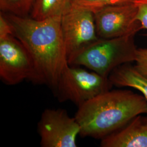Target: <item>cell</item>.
Segmentation results:
<instances>
[{
	"mask_svg": "<svg viewBox=\"0 0 147 147\" xmlns=\"http://www.w3.org/2000/svg\"><path fill=\"white\" fill-rule=\"evenodd\" d=\"M5 16L13 35L26 47L34 63L38 84L53 93L65 67L68 64L61 29V17L42 20L8 14Z\"/></svg>",
	"mask_w": 147,
	"mask_h": 147,
	"instance_id": "obj_1",
	"label": "cell"
},
{
	"mask_svg": "<svg viewBox=\"0 0 147 147\" xmlns=\"http://www.w3.org/2000/svg\"><path fill=\"white\" fill-rule=\"evenodd\" d=\"M143 114L147 115V101L142 95L118 89L107 90L79 106L75 118L80 136L101 140Z\"/></svg>",
	"mask_w": 147,
	"mask_h": 147,
	"instance_id": "obj_2",
	"label": "cell"
},
{
	"mask_svg": "<svg viewBox=\"0 0 147 147\" xmlns=\"http://www.w3.org/2000/svg\"><path fill=\"white\" fill-rule=\"evenodd\" d=\"M136 34L113 38H99L68 58L70 65L84 67L109 78L111 73L121 65L135 62Z\"/></svg>",
	"mask_w": 147,
	"mask_h": 147,
	"instance_id": "obj_3",
	"label": "cell"
},
{
	"mask_svg": "<svg viewBox=\"0 0 147 147\" xmlns=\"http://www.w3.org/2000/svg\"><path fill=\"white\" fill-rule=\"evenodd\" d=\"M109 79L81 66L67 64L63 69L54 94L61 102L68 100L78 107L110 90Z\"/></svg>",
	"mask_w": 147,
	"mask_h": 147,
	"instance_id": "obj_4",
	"label": "cell"
},
{
	"mask_svg": "<svg viewBox=\"0 0 147 147\" xmlns=\"http://www.w3.org/2000/svg\"><path fill=\"white\" fill-rule=\"evenodd\" d=\"M0 78L8 85H16L26 80L38 84L31 56L14 35L0 39Z\"/></svg>",
	"mask_w": 147,
	"mask_h": 147,
	"instance_id": "obj_5",
	"label": "cell"
},
{
	"mask_svg": "<svg viewBox=\"0 0 147 147\" xmlns=\"http://www.w3.org/2000/svg\"><path fill=\"white\" fill-rule=\"evenodd\" d=\"M80 131L76 118L60 109H45L38 124L42 147H76Z\"/></svg>",
	"mask_w": 147,
	"mask_h": 147,
	"instance_id": "obj_6",
	"label": "cell"
},
{
	"mask_svg": "<svg viewBox=\"0 0 147 147\" xmlns=\"http://www.w3.org/2000/svg\"><path fill=\"white\" fill-rule=\"evenodd\" d=\"M61 29L67 58L99 38L94 13L71 5L61 17Z\"/></svg>",
	"mask_w": 147,
	"mask_h": 147,
	"instance_id": "obj_7",
	"label": "cell"
},
{
	"mask_svg": "<svg viewBox=\"0 0 147 147\" xmlns=\"http://www.w3.org/2000/svg\"><path fill=\"white\" fill-rule=\"evenodd\" d=\"M98 36L113 38L137 34L142 29L137 20V7L134 1L108 6L94 13Z\"/></svg>",
	"mask_w": 147,
	"mask_h": 147,
	"instance_id": "obj_8",
	"label": "cell"
},
{
	"mask_svg": "<svg viewBox=\"0 0 147 147\" xmlns=\"http://www.w3.org/2000/svg\"><path fill=\"white\" fill-rule=\"evenodd\" d=\"M102 147H147V116L138 115L123 127L101 139Z\"/></svg>",
	"mask_w": 147,
	"mask_h": 147,
	"instance_id": "obj_9",
	"label": "cell"
},
{
	"mask_svg": "<svg viewBox=\"0 0 147 147\" xmlns=\"http://www.w3.org/2000/svg\"><path fill=\"white\" fill-rule=\"evenodd\" d=\"M109 79L113 86L129 87L139 91L147 101V78L139 73L129 63L114 69Z\"/></svg>",
	"mask_w": 147,
	"mask_h": 147,
	"instance_id": "obj_10",
	"label": "cell"
},
{
	"mask_svg": "<svg viewBox=\"0 0 147 147\" xmlns=\"http://www.w3.org/2000/svg\"><path fill=\"white\" fill-rule=\"evenodd\" d=\"M70 5V0H35L31 17L38 20L62 17Z\"/></svg>",
	"mask_w": 147,
	"mask_h": 147,
	"instance_id": "obj_11",
	"label": "cell"
},
{
	"mask_svg": "<svg viewBox=\"0 0 147 147\" xmlns=\"http://www.w3.org/2000/svg\"><path fill=\"white\" fill-rule=\"evenodd\" d=\"M35 0H0V9L3 12L16 16H27L31 12Z\"/></svg>",
	"mask_w": 147,
	"mask_h": 147,
	"instance_id": "obj_12",
	"label": "cell"
},
{
	"mask_svg": "<svg viewBox=\"0 0 147 147\" xmlns=\"http://www.w3.org/2000/svg\"><path fill=\"white\" fill-rule=\"evenodd\" d=\"M134 0H70V5L92 11L93 13L111 5L134 2Z\"/></svg>",
	"mask_w": 147,
	"mask_h": 147,
	"instance_id": "obj_13",
	"label": "cell"
},
{
	"mask_svg": "<svg viewBox=\"0 0 147 147\" xmlns=\"http://www.w3.org/2000/svg\"><path fill=\"white\" fill-rule=\"evenodd\" d=\"M135 63L134 68L147 78V48H137Z\"/></svg>",
	"mask_w": 147,
	"mask_h": 147,
	"instance_id": "obj_14",
	"label": "cell"
},
{
	"mask_svg": "<svg viewBox=\"0 0 147 147\" xmlns=\"http://www.w3.org/2000/svg\"><path fill=\"white\" fill-rule=\"evenodd\" d=\"M137 7V20L147 31V0H134Z\"/></svg>",
	"mask_w": 147,
	"mask_h": 147,
	"instance_id": "obj_15",
	"label": "cell"
},
{
	"mask_svg": "<svg viewBox=\"0 0 147 147\" xmlns=\"http://www.w3.org/2000/svg\"><path fill=\"white\" fill-rule=\"evenodd\" d=\"M13 35V28L9 21L2 13L0 14V39Z\"/></svg>",
	"mask_w": 147,
	"mask_h": 147,
	"instance_id": "obj_16",
	"label": "cell"
}]
</instances>
